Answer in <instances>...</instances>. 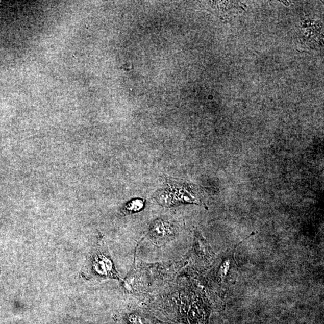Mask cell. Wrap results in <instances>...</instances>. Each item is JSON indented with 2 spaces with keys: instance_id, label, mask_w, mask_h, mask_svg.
I'll list each match as a JSON object with an SVG mask.
<instances>
[{
  "instance_id": "cell-1",
  "label": "cell",
  "mask_w": 324,
  "mask_h": 324,
  "mask_svg": "<svg viewBox=\"0 0 324 324\" xmlns=\"http://www.w3.org/2000/svg\"><path fill=\"white\" fill-rule=\"evenodd\" d=\"M152 237L157 238V239H166L169 235H171L168 225H166L162 221H157L151 230Z\"/></svg>"
},
{
  "instance_id": "cell-2",
  "label": "cell",
  "mask_w": 324,
  "mask_h": 324,
  "mask_svg": "<svg viewBox=\"0 0 324 324\" xmlns=\"http://www.w3.org/2000/svg\"><path fill=\"white\" fill-rule=\"evenodd\" d=\"M144 207V203L141 200H134L132 202L129 203L127 206H126V209L129 212H136L142 209Z\"/></svg>"
}]
</instances>
